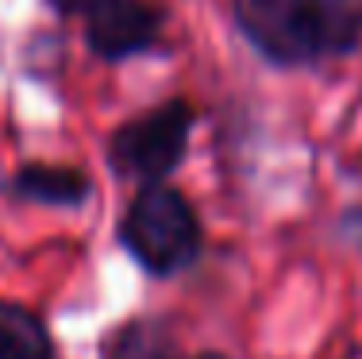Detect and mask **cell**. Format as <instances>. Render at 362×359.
Returning <instances> with one entry per match:
<instances>
[{"mask_svg": "<svg viewBox=\"0 0 362 359\" xmlns=\"http://www.w3.org/2000/svg\"><path fill=\"white\" fill-rule=\"evenodd\" d=\"M119 239L132 259L158 278L185 270L204 244L193 205L170 186H143V193L124 212Z\"/></svg>", "mask_w": 362, "mask_h": 359, "instance_id": "1", "label": "cell"}, {"mask_svg": "<svg viewBox=\"0 0 362 359\" xmlns=\"http://www.w3.org/2000/svg\"><path fill=\"white\" fill-rule=\"evenodd\" d=\"M189 132H193V105L174 97L119 127L108 143V162L116 174L158 186L185 159Z\"/></svg>", "mask_w": 362, "mask_h": 359, "instance_id": "2", "label": "cell"}, {"mask_svg": "<svg viewBox=\"0 0 362 359\" xmlns=\"http://www.w3.org/2000/svg\"><path fill=\"white\" fill-rule=\"evenodd\" d=\"M235 23L258 55L278 66H308L320 58L300 0H235Z\"/></svg>", "mask_w": 362, "mask_h": 359, "instance_id": "3", "label": "cell"}, {"mask_svg": "<svg viewBox=\"0 0 362 359\" xmlns=\"http://www.w3.org/2000/svg\"><path fill=\"white\" fill-rule=\"evenodd\" d=\"M162 12L146 0H100L85 12V42L93 55L124 62L132 55L158 47Z\"/></svg>", "mask_w": 362, "mask_h": 359, "instance_id": "4", "label": "cell"}, {"mask_svg": "<svg viewBox=\"0 0 362 359\" xmlns=\"http://www.w3.org/2000/svg\"><path fill=\"white\" fill-rule=\"evenodd\" d=\"M8 193L20 201H39V205H81L89 198V178L74 166H47V162H28L12 174Z\"/></svg>", "mask_w": 362, "mask_h": 359, "instance_id": "5", "label": "cell"}, {"mask_svg": "<svg viewBox=\"0 0 362 359\" xmlns=\"http://www.w3.org/2000/svg\"><path fill=\"white\" fill-rule=\"evenodd\" d=\"M320 55H343L362 39V0H300Z\"/></svg>", "mask_w": 362, "mask_h": 359, "instance_id": "6", "label": "cell"}, {"mask_svg": "<svg viewBox=\"0 0 362 359\" xmlns=\"http://www.w3.org/2000/svg\"><path fill=\"white\" fill-rule=\"evenodd\" d=\"M0 359H54L47 324L16 302H0Z\"/></svg>", "mask_w": 362, "mask_h": 359, "instance_id": "7", "label": "cell"}, {"mask_svg": "<svg viewBox=\"0 0 362 359\" xmlns=\"http://www.w3.org/2000/svg\"><path fill=\"white\" fill-rule=\"evenodd\" d=\"M105 359H181V352L170 329H162L158 321H132L119 332H112Z\"/></svg>", "mask_w": 362, "mask_h": 359, "instance_id": "8", "label": "cell"}, {"mask_svg": "<svg viewBox=\"0 0 362 359\" xmlns=\"http://www.w3.org/2000/svg\"><path fill=\"white\" fill-rule=\"evenodd\" d=\"M54 12H62V16H85L89 8H97L100 0H47Z\"/></svg>", "mask_w": 362, "mask_h": 359, "instance_id": "9", "label": "cell"}, {"mask_svg": "<svg viewBox=\"0 0 362 359\" xmlns=\"http://www.w3.org/2000/svg\"><path fill=\"white\" fill-rule=\"evenodd\" d=\"M193 359H223L220 352H201V355H193Z\"/></svg>", "mask_w": 362, "mask_h": 359, "instance_id": "10", "label": "cell"}]
</instances>
